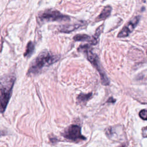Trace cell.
Wrapping results in <instances>:
<instances>
[{
	"label": "cell",
	"instance_id": "cell-1",
	"mask_svg": "<svg viewBox=\"0 0 147 147\" xmlns=\"http://www.w3.org/2000/svg\"><path fill=\"white\" fill-rule=\"evenodd\" d=\"M59 57V56L53 55L47 50L43 51L30 63L28 75H33L39 73L44 67L57 61Z\"/></svg>",
	"mask_w": 147,
	"mask_h": 147
},
{
	"label": "cell",
	"instance_id": "cell-2",
	"mask_svg": "<svg viewBox=\"0 0 147 147\" xmlns=\"http://www.w3.org/2000/svg\"><path fill=\"white\" fill-rule=\"evenodd\" d=\"M16 80L13 75H5L0 79V112L3 113L10 100Z\"/></svg>",
	"mask_w": 147,
	"mask_h": 147
},
{
	"label": "cell",
	"instance_id": "cell-3",
	"mask_svg": "<svg viewBox=\"0 0 147 147\" xmlns=\"http://www.w3.org/2000/svg\"><path fill=\"white\" fill-rule=\"evenodd\" d=\"M80 48H82V49H84L86 51L87 57L88 61L93 65V66L98 71V72L100 75V80H101L102 84L105 86L109 85L110 83L109 79L108 77L107 76L106 72L103 70V68H102V67L99 62V58H98L97 55H96L95 53L92 52L91 51L88 49L87 45H83V47L80 45Z\"/></svg>",
	"mask_w": 147,
	"mask_h": 147
},
{
	"label": "cell",
	"instance_id": "cell-4",
	"mask_svg": "<svg viewBox=\"0 0 147 147\" xmlns=\"http://www.w3.org/2000/svg\"><path fill=\"white\" fill-rule=\"evenodd\" d=\"M38 19L41 22L52 21H68L70 17L67 15H64L55 9H47L38 14Z\"/></svg>",
	"mask_w": 147,
	"mask_h": 147
},
{
	"label": "cell",
	"instance_id": "cell-5",
	"mask_svg": "<svg viewBox=\"0 0 147 147\" xmlns=\"http://www.w3.org/2000/svg\"><path fill=\"white\" fill-rule=\"evenodd\" d=\"M61 134L65 138L74 142L86 140V138L81 133L80 127L76 125L69 126L64 130Z\"/></svg>",
	"mask_w": 147,
	"mask_h": 147
},
{
	"label": "cell",
	"instance_id": "cell-6",
	"mask_svg": "<svg viewBox=\"0 0 147 147\" xmlns=\"http://www.w3.org/2000/svg\"><path fill=\"white\" fill-rule=\"evenodd\" d=\"M140 19V16H137L132 18L121 30V31L118 34V37H126L134 29L136 26L138 25Z\"/></svg>",
	"mask_w": 147,
	"mask_h": 147
},
{
	"label": "cell",
	"instance_id": "cell-7",
	"mask_svg": "<svg viewBox=\"0 0 147 147\" xmlns=\"http://www.w3.org/2000/svg\"><path fill=\"white\" fill-rule=\"evenodd\" d=\"M83 25L82 23H77L75 24H69V25H65L60 26L59 30L61 32L64 33H69L73 30H75L77 29H78L79 27H80Z\"/></svg>",
	"mask_w": 147,
	"mask_h": 147
},
{
	"label": "cell",
	"instance_id": "cell-8",
	"mask_svg": "<svg viewBox=\"0 0 147 147\" xmlns=\"http://www.w3.org/2000/svg\"><path fill=\"white\" fill-rule=\"evenodd\" d=\"M111 7L110 6H106L103 8L100 14L96 18L95 21L96 22L102 21L107 18L111 13Z\"/></svg>",
	"mask_w": 147,
	"mask_h": 147
},
{
	"label": "cell",
	"instance_id": "cell-9",
	"mask_svg": "<svg viewBox=\"0 0 147 147\" xmlns=\"http://www.w3.org/2000/svg\"><path fill=\"white\" fill-rule=\"evenodd\" d=\"M34 49V45L32 41H29L27 44L25 52L24 54V56L26 57H30L31 55L33 53Z\"/></svg>",
	"mask_w": 147,
	"mask_h": 147
},
{
	"label": "cell",
	"instance_id": "cell-10",
	"mask_svg": "<svg viewBox=\"0 0 147 147\" xmlns=\"http://www.w3.org/2000/svg\"><path fill=\"white\" fill-rule=\"evenodd\" d=\"M92 96V94L89 93V94H80L77 97V100L79 103H86L87 100H88Z\"/></svg>",
	"mask_w": 147,
	"mask_h": 147
},
{
	"label": "cell",
	"instance_id": "cell-11",
	"mask_svg": "<svg viewBox=\"0 0 147 147\" xmlns=\"http://www.w3.org/2000/svg\"><path fill=\"white\" fill-rule=\"evenodd\" d=\"M74 40L75 41H89V42H91V38L90 36L85 34H76V36H74Z\"/></svg>",
	"mask_w": 147,
	"mask_h": 147
},
{
	"label": "cell",
	"instance_id": "cell-12",
	"mask_svg": "<svg viewBox=\"0 0 147 147\" xmlns=\"http://www.w3.org/2000/svg\"><path fill=\"white\" fill-rule=\"evenodd\" d=\"M139 115L140 117L141 118H142L144 120H146L147 119V112L146 110L145 109L142 110L140 113H139Z\"/></svg>",
	"mask_w": 147,
	"mask_h": 147
},
{
	"label": "cell",
	"instance_id": "cell-13",
	"mask_svg": "<svg viewBox=\"0 0 147 147\" xmlns=\"http://www.w3.org/2000/svg\"><path fill=\"white\" fill-rule=\"evenodd\" d=\"M143 130H144L142 131V132H144V134H142V136H144V137H146V127H144Z\"/></svg>",
	"mask_w": 147,
	"mask_h": 147
},
{
	"label": "cell",
	"instance_id": "cell-14",
	"mask_svg": "<svg viewBox=\"0 0 147 147\" xmlns=\"http://www.w3.org/2000/svg\"><path fill=\"white\" fill-rule=\"evenodd\" d=\"M119 147H125V146L124 145H122V146H119Z\"/></svg>",
	"mask_w": 147,
	"mask_h": 147
},
{
	"label": "cell",
	"instance_id": "cell-15",
	"mask_svg": "<svg viewBox=\"0 0 147 147\" xmlns=\"http://www.w3.org/2000/svg\"><path fill=\"white\" fill-rule=\"evenodd\" d=\"M2 132L0 131V136H1V135H2Z\"/></svg>",
	"mask_w": 147,
	"mask_h": 147
}]
</instances>
